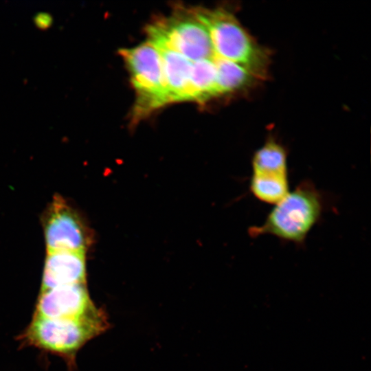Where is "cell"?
<instances>
[{
  "label": "cell",
  "instance_id": "6da1fadb",
  "mask_svg": "<svg viewBox=\"0 0 371 371\" xmlns=\"http://www.w3.org/2000/svg\"><path fill=\"white\" fill-rule=\"evenodd\" d=\"M324 208L321 192L305 180L275 205L262 225L250 227L248 232L253 238L269 234L301 245L320 220Z\"/></svg>",
  "mask_w": 371,
  "mask_h": 371
},
{
  "label": "cell",
  "instance_id": "7a4b0ae2",
  "mask_svg": "<svg viewBox=\"0 0 371 371\" xmlns=\"http://www.w3.org/2000/svg\"><path fill=\"white\" fill-rule=\"evenodd\" d=\"M194 11L208 31L216 56L240 65L258 79L266 77L269 63L267 50L232 12L223 8Z\"/></svg>",
  "mask_w": 371,
  "mask_h": 371
},
{
  "label": "cell",
  "instance_id": "3957f363",
  "mask_svg": "<svg viewBox=\"0 0 371 371\" xmlns=\"http://www.w3.org/2000/svg\"><path fill=\"white\" fill-rule=\"evenodd\" d=\"M100 309L78 317L33 319L22 337L28 345L58 355L72 363L76 352L107 327Z\"/></svg>",
  "mask_w": 371,
  "mask_h": 371
},
{
  "label": "cell",
  "instance_id": "277c9868",
  "mask_svg": "<svg viewBox=\"0 0 371 371\" xmlns=\"http://www.w3.org/2000/svg\"><path fill=\"white\" fill-rule=\"evenodd\" d=\"M148 33L149 41L164 45L191 62L216 56L208 31L194 11L180 12L156 22Z\"/></svg>",
  "mask_w": 371,
  "mask_h": 371
},
{
  "label": "cell",
  "instance_id": "5b68a950",
  "mask_svg": "<svg viewBox=\"0 0 371 371\" xmlns=\"http://www.w3.org/2000/svg\"><path fill=\"white\" fill-rule=\"evenodd\" d=\"M138 95L137 111H147L169 102L162 61L157 47L148 41L135 47L120 50Z\"/></svg>",
  "mask_w": 371,
  "mask_h": 371
},
{
  "label": "cell",
  "instance_id": "8992f818",
  "mask_svg": "<svg viewBox=\"0 0 371 371\" xmlns=\"http://www.w3.org/2000/svg\"><path fill=\"white\" fill-rule=\"evenodd\" d=\"M251 194L262 202L276 204L289 192L287 152L273 139L256 150L251 159Z\"/></svg>",
  "mask_w": 371,
  "mask_h": 371
},
{
  "label": "cell",
  "instance_id": "52a82bcc",
  "mask_svg": "<svg viewBox=\"0 0 371 371\" xmlns=\"http://www.w3.org/2000/svg\"><path fill=\"white\" fill-rule=\"evenodd\" d=\"M47 252L82 251L89 247L91 232L77 212L59 195L54 196L43 217Z\"/></svg>",
  "mask_w": 371,
  "mask_h": 371
},
{
  "label": "cell",
  "instance_id": "ba28073f",
  "mask_svg": "<svg viewBox=\"0 0 371 371\" xmlns=\"http://www.w3.org/2000/svg\"><path fill=\"white\" fill-rule=\"evenodd\" d=\"M97 309L89 297L86 284H74L41 291L34 317H78Z\"/></svg>",
  "mask_w": 371,
  "mask_h": 371
},
{
  "label": "cell",
  "instance_id": "9c48e42d",
  "mask_svg": "<svg viewBox=\"0 0 371 371\" xmlns=\"http://www.w3.org/2000/svg\"><path fill=\"white\" fill-rule=\"evenodd\" d=\"M74 284H86L85 251L47 252L41 291Z\"/></svg>",
  "mask_w": 371,
  "mask_h": 371
},
{
  "label": "cell",
  "instance_id": "30bf717a",
  "mask_svg": "<svg viewBox=\"0 0 371 371\" xmlns=\"http://www.w3.org/2000/svg\"><path fill=\"white\" fill-rule=\"evenodd\" d=\"M152 43L161 55L168 102L190 100L192 62L161 43Z\"/></svg>",
  "mask_w": 371,
  "mask_h": 371
},
{
  "label": "cell",
  "instance_id": "8fae6325",
  "mask_svg": "<svg viewBox=\"0 0 371 371\" xmlns=\"http://www.w3.org/2000/svg\"><path fill=\"white\" fill-rule=\"evenodd\" d=\"M214 57L192 63L190 100L202 102L219 95Z\"/></svg>",
  "mask_w": 371,
  "mask_h": 371
},
{
  "label": "cell",
  "instance_id": "7c38bea8",
  "mask_svg": "<svg viewBox=\"0 0 371 371\" xmlns=\"http://www.w3.org/2000/svg\"><path fill=\"white\" fill-rule=\"evenodd\" d=\"M218 94L232 93L249 87L258 78L234 62L214 57Z\"/></svg>",
  "mask_w": 371,
  "mask_h": 371
},
{
  "label": "cell",
  "instance_id": "4fadbf2b",
  "mask_svg": "<svg viewBox=\"0 0 371 371\" xmlns=\"http://www.w3.org/2000/svg\"><path fill=\"white\" fill-rule=\"evenodd\" d=\"M36 26L41 30L49 27L52 24V17L46 12L38 13L34 19Z\"/></svg>",
  "mask_w": 371,
  "mask_h": 371
}]
</instances>
